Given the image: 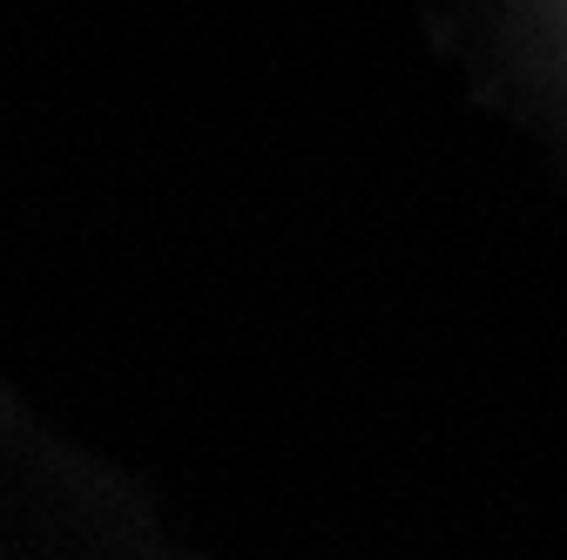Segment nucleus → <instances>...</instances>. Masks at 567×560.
Segmentation results:
<instances>
[]
</instances>
